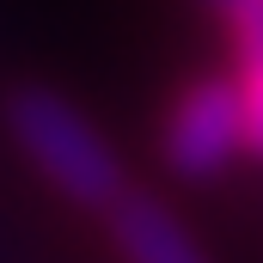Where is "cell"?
Returning <instances> with one entry per match:
<instances>
[{
  "instance_id": "obj_1",
  "label": "cell",
  "mask_w": 263,
  "mask_h": 263,
  "mask_svg": "<svg viewBox=\"0 0 263 263\" xmlns=\"http://www.w3.org/2000/svg\"><path fill=\"white\" fill-rule=\"evenodd\" d=\"M0 129L12 153L37 172V184L80 214H104L129 190V165L110 147V135L49 80H18L0 98Z\"/></svg>"
},
{
  "instance_id": "obj_3",
  "label": "cell",
  "mask_w": 263,
  "mask_h": 263,
  "mask_svg": "<svg viewBox=\"0 0 263 263\" xmlns=\"http://www.w3.org/2000/svg\"><path fill=\"white\" fill-rule=\"evenodd\" d=\"M98 220H104V239H110L117 263H208L196 233L184 227V214L172 202H159L153 190L129 184Z\"/></svg>"
},
{
  "instance_id": "obj_4",
  "label": "cell",
  "mask_w": 263,
  "mask_h": 263,
  "mask_svg": "<svg viewBox=\"0 0 263 263\" xmlns=\"http://www.w3.org/2000/svg\"><path fill=\"white\" fill-rule=\"evenodd\" d=\"M227 43H233V80L245 104V159H263V0H202Z\"/></svg>"
},
{
  "instance_id": "obj_2",
  "label": "cell",
  "mask_w": 263,
  "mask_h": 263,
  "mask_svg": "<svg viewBox=\"0 0 263 263\" xmlns=\"http://www.w3.org/2000/svg\"><path fill=\"white\" fill-rule=\"evenodd\" d=\"M159 165L184 184H208L220 172H233L245 159V104H239V80L233 67L220 73H190L172 104L159 110Z\"/></svg>"
}]
</instances>
